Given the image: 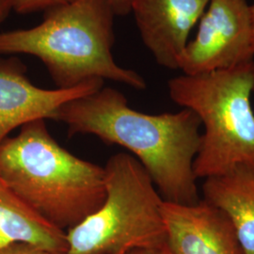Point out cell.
I'll return each instance as SVG.
<instances>
[{"label":"cell","instance_id":"obj_11","mask_svg":"<svg viewBox=\"0 0 254 254\" xmlns=\"http://www.w3.org/2000/svg\"><path fill=\"white\" fill-rule=\"evenodd\" d=\"M13 243L67 254L66 233L41 218L0 175V247Z\"/></svg>","mask_w":254,"mask_h":254},{"label":"cell","instance_id":"obj_10","mask_svg":"<svg viewBox=\"0 0 254 254\" xmlns=\"http://www.w3.org/2000/svg\"><path fill=\"white\" fill-rule=\"evenodd\" d=\"M204 180L201 200L226 214L244 254H254V173L236 169Z\"/></svg>","mask_w":254,"mask_h":254},{"label":"cell","instance_id":"obj_3","mask_svg":"<svg viewBox=\"0 0 254 254\" xmlns=\"http://www.w3.org/2000/svg\"><path fill=\"white\" fill-rule=\"evenodd\" d=\"M109 0H73L45 10L35 27L0 33V54H27L46 66L58 89L109 79L145 90V79L112 55L114 17Z\"/></svg>","mask_w":254,"mask_h":254},{"label":"cell","instance_id":"obj_15","mask_svg":"<svg viewBox=\"0 0 254 254\" xmlns=\"http://www.w3.org/2000/svg\"><path fill=\"white\" fill-rule=\"evenodd\" d=\"M14 8V0H0V24L9 16Z\"/></svg>","mask_w":254,"mask_h":254},{"label":"cell","instance_id":"obj_16","mask_svg":"<svg viewBox=\"0 0 254 254\" xmlns=\"http://www.w3.org/2000/svg\"><path fill=\"white\" fill-rule=\"evenodd\" d=\"M124 254H170V252L165 246L163 248H153V249H136Z\"/></svg>","mask_w":254,"mask_h":254},{"label":"cell","instance_id":"obj_5","mask_svg":"<svg viewBox=\"0 0 254 254\" xmlns=\"http://www.w3.org/2000/svg\"><path fill=\"white\" fill-rule=\"evenodd\" d=\"M104 169L106 199L97 212L66 232L67 254H124L165 247L163 198L142 164L119 153Z\"/></svg>","mask_w":254,"mask_h":254},{"label":"cell","instance_id":"obj_13","mask_svg":"<svg viewBox=\"0 0 254 254\" xmlns=\"http://www.w3.org/2000/svg\"><path fill=\"white\" fill-rule=\"evenodd\" d=\"M0 254H67L49 252L27 243H13L0 247Z\"/></svg>","mask_w":254,"mask_h":254},{"label":"cell","instance_id":"obj_9","mask_svg":"<svg viewBox=\"0 0 254 254\" xmlns=\"http://www.w3.org/2000/svg\"><path fill=\"white\" fill-rule=\"evenodd\" d=\"M162 214L170 254H244L226 214L201 199L189 205L164 200Z\"/></svg>","mask_w":254,"mask_h":254},{"label":"cell","instance_id":"obj_12","mask_svg":"<svg viewBox=\"0 0 254 254\" xmlns=\"http://www.w3.org/2000/svg\"><path fill=\"white\" fill-rule=\"evenodd\" d=\"M72 1L73 0H14L13 9L20 14H29Z\"/></svg>","mask_w":254,"mask_h":254},{"label":"cell","instance_id":"obj_6","mask_svg":"<svg viewBox=\"0 0 254 254\" xmlns=\"http://www.w3.org/2000/svg\"><path fill=\"white\" fill-rule=\"evenodd\" d=\"M254 60L252 9L247 0H210L196 38L188 44L178 69L194 75Z\"/></svg>","mask_w":254,"mask_h":254},{"label":"cell","instance_id":"obj_2","mask_svg":"<svg viewBox=\"0 0 254 254\" xmlns=\"http://www.w3.org/2000/svg\"><path fill=\"white\" fill-rule=\"evenodd\" d=\"M0 175L41 218L65 233L106 199L104 167L60 145L46 120L28 123L0 143Z\"/></svg>","mask_w":254,"mask_h":254},{"label":"cell","instance_id":"obj_17","mask_svg":"<svg viewBox=\"0 0 254 254\" xmlns=\"http://www.w3.org/2000/svg\"><path fill=\"white\" fill-rule=\"evenodd\" d=\"M252 9V17H253V31H254V4L251 6Z\"/></svg>","mask_w":254,"mask_h":254},{"label":"cell","instance_id":"obj_14","mask_svg":"<svg viewBox=\"0 0 254 254\" xmlns=\"http://www.w3.org/2000/svg\"><path fill=\"white\" fill-rule=\"evenodd\" d=\"M109 2L116 15L125 16L130 13L133 0H109Z\"/></svg>","mask_w":254,"mask_h":254},{"label":"cell","instance_id":"obj_7","mask_svg":"<svg viewBox=\"0 0 254 254\" xmlns=\"http://www.w3.org/2000/svg\"><path fill=\"white\" fill-rule=\"evenodd\" d=\"M103 87V79H91L70 89L39 88L28 79L20 60L0 59V143L17 127L37 120L55 121L64 104Z\"/></svg>","mask_w":254,"mask_h":254},{"label":"cell","instance_id":"obj_4","mask_svg":"<svg viewBox=\"0 0 254 254\" xmlns=\"http://www.w3.org/2000/svg\"><path fill=\"white\" fill-rule=\"evenodd\" d=\"M171 99L197 114L204 127L193 162L198 179L236 169L254 173V60L224 70L182 74L168 82Z\"/></svg>","mask_w":254,"mask_h":254},{"label":"cell","instance_id":"obj_8","mask_svg":"<svg viewBox=\"0 0 254 254\" xmlns=\"http://www.w3.org/2000/svg\"><path fill=\"white\" fill-rule=\"evenodd\" d=\"M210 0H133L131 11L146 48L160 66L177 70L191 29Z\"/></svg>","mask_w":254,"mask_h":254},{"label":"cell","instance_id":"obj_1","mask_svg":"<svg viewBox=\"0 0 254 254\" xmlns=\"http://www.w3.org/2000/svg\"><path fill=\"white\" fill-rule=\"evenodd\" d=\"M55 121L67 126L70 136L93 135L131 152L164 200L187 205L200 201L193 162L200 147L201 123L190 109L146 114L131 109L121 91L103 87L64 104Z\"/></svg>","mask_w":254,"mask_h":254}]
</instances>
